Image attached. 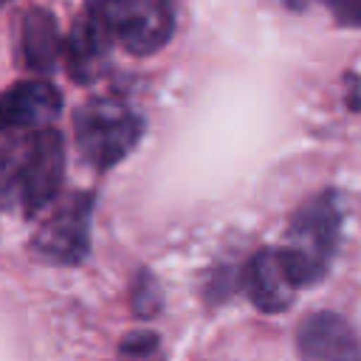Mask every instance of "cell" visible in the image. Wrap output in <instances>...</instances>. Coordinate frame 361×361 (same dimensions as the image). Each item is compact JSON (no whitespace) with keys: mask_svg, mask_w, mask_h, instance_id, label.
<instances>
[{"mask_svg":"<svg viewBox=\"0 0 361 361\" xmlns=\"http://www.w3.org/2000/svg\"><path fill=\"white\" fill-rule=\"evenodd\" d=\"M338 231H341V203L336 192H319L296 209L279 254L299 288L313 285L324 276L338 248Z\"/></svg>","mask_w":361,"mask_h":361,"instance_id":"1","label":"cell"},{"mask_svg":"<svg viewBox=\"0 0 361 361\" xmlns=\"http://www.w3.org/2000/svg\"><path fill=\"white\" fill-rule=\"evenodd\" d=\"M20 135L17 149L6 147V189L17 195L25 214H37L56 197L62 186L65 138L54 127Z\"/></svg>","mask_w":361,"mask_h":361,"instance_id":"2","label":"cell"},{"mask_svg":"<svg viewBox=\"0 0 361 361\" xmlns=\"http://www.w3.org/2000/svg\"><path fill=\"white\" fill-rule=\"evenodd\" d=\"M141 130L144 124L135 110L116 99H90L73 113V141L96 169H110L124 161L135 149Z\"/></svg>","mask_w":361,"mask_h":361,"instance_id":"3","label":"cell"},{"mask_svg":"<svg viewBox=\"0 0 361 361\" xmlns=\"http://www.w3.org/2000/svg\"><path fill=\"white\" fill-rule=\"evenodd\" d=\"M93 6L107 23L113 39L135 56L155 54L175 31L172 0H96Z\"/></svg>","mask_w":361,"mask_h":361,"instance_id":"4","label":"cell"},{"mask_svg":"<svg viewBox=\"0 0 361 361\" xmlns=\"http://www.w3.org/2000/svg\"><path fill=\"white\" fill-rule=\"evenodd\" d=\"M90 192H73L65 200H59V206L34 234V254L54 265H76L90 245Z\"/></svg>","mask_w":361,"mask_h":361,"instance_id":"5","label":"cell"},{"mask_svg":"<svg viewBox=\"0 0 361 361\" xmlns=\"http://www.w3.org/2000/svg\"><path fill=\"white\" fill-rule=\"evenodd\" d=\"M296 350L302 361H361V344L350 322L333 310H319L302 319Z\"/></svg>","mask_w":361,"mask_h":361,"instance_id":"6","label":"cell"},{"mask_svg":"<svg viewBox=\"0 0 361 361\" xmlns=\"http://www.w3.org/2000/svg\"><path fill=\"white\" fill-rule=\"evenodd\" d=\"M62 110V96L48 79H23L3 96V124L14 133H37L51 127Z\"/></svg>","mask_w":361,"mask_h":361,"instance_id":"7","label":"cell"},{"mask_svg":"<svg viewBox=\"0 0 361 361\" xmlns=\"http://www.w3.org/2000/svg\"><path fill=\"white\" fill-rule=\"evenodd\" d=\"M113 34L107 28V23L102 20L99 8L90 6L85 8V14L73 23L68 42H65V54H68V68L76 76V82H90L107 59V51L113 45Z\"/></svg>","mask_w":361,"mask_h":361,"instance_id":"8","label":"cell"},{"mask_svg":"<svg viewBox=\"0 0 361 361\" xmlns=\"http://www.w3.org/2000/svg\"><path fill=\"white\" fill-rule=\"evenodd\" d=\"M245 285H248V296L251 302L265 310V313H279L285 310L299 285L293 282L279 248H265L259 251L251 262H248V274H245Z\"/></svg>","mask_w":361,"mask_h":361,"instance_id":"9","label":"cell"},{"mask_svg":"<svg viewBox=\"0 0 361 361\" xmlns=\"http://www.w3.org/2000/svg\"><path fill=\"white\" fill-rule=\"evenodd\" d=\"M20 51L31 71L51 73L56 68V59L62 54L59 25L51 11L45 8H28L20 20Z\"/></svg>","mask_w":361,"mask_h":361,"instance_id":"10","label":"cell"},{"mask_svg":"<svg viewBox=\"0 0 361 361\" xmlns=\"http://www.w3.org/2000/svg\"><path fill=\"white\" fill-rule=\"evenodd\" d=\"M133 302H135L138 316H152V313L161 307L158 285H155L147 274H141V282H135V296H133Z\"/></svg>","mask_w":361,"mask_h":361,"instance_id":"11","label":"cell"},{"mask_svg":"<svg viewBox=\"0 0 361 361\" xmlns=\"http://www.w3.org/2000/svg\"><path fill=\"white\" fill-rule=\"evenodd\" d=\"M327 6L341 25L361 28V0H327Z\"/></svg>","mask_w":361,"mask_h":361,"instance_id":"12","label":"cell"}]
</instances>
